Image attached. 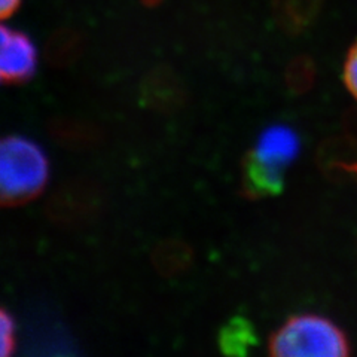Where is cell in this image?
Instances as JSON below:
<instances>
[{
  "instance_id": "1",
  "label": "cell",
  "mask_w": 357,
  "mask_h": 357,
  "mask_svg": "<svg viewBox=\"0 0 357 357\" xmlns=\"http://www.w3.org/2000/svg\"><path fill=\"white\" fill-rule=\"evenodd\" d=\"M47 153L24 136L0 137V206L14 207L35 199L48 183Z\"/></svg>"
},
{
  "instance_id": "2",
  "label": "cell",
  "mask_w": 357,
  "mask_h": 357,
  "mask_svg": "<svg viewBox=\"0 0 357 357\" xmlns=\"http://www.w3.org/2000/svg\"><path fill=\"white\" fill-rule=\"evenodd\" d=\"M299 151V139L287 127L265 130L248 155L243 169V185L250 197L275 195L283 189V173Z\"/></svg>"
},
{
  "instance_id": "3",
  "label": "cell",
  "mask_w": 357,
  "mask_h": 357,
  "mask_svg": "<svg viewBox=\"0 0 357 357\" xmlns=\"http://www.w3.org/2000/svg\"><path fill=\"white\" fill-rule=\"evenodd\" d=\"M268 349L277 357H342L350 353V342L329 319L298 314L271 335Z\"/></svg>"
},
{
  "instance_id": "4",
  "label": "cell",
  "mask_w": 357,
  "mask_h": 357,
  "mask_svg": "<svg viewBox=\"0 0 357 357\" xmlns=\"http://www.w3.org/2000/svg\"><path fill=\"white\" fill-rule=\"evenodd\" d=\"M38 67V50L31 39L18 30L0 24V85L31 79Z\"/></svg>"
},
{
  "instance_id": "5",
  "label": "cell",
  "mask_w": 357,
  "mask_h": 357,
  "mask_svg": "<svg viewBox=\"0 0 357 357\" xmlns=\"http://www.w3.org/2000/svg\"><path fill=\"white\" fill-rule=\"evenodd\" d=\"M256 332L249 320L236 317L228 321L219 335V347L225 354H248L256 345Z\"/></svg>"
},
{
  "instance_id": "6",
  "label": "cell",
  "mask_w": 357,
  "mask_h": 357,
  "mask_svg": "<svg viewBox=\"0 0 357 357\" xmlns=\"http://www.w3.org/2000/svg\"><path fill=\"white\" fill-rule=\"evenodd\" d=\"M17 345V328L9 311L0 307V357L10 356Z\"/></svg>"
},
{
  "instance_id": "7",
  "label": "cell",
  "mask_w": 357,
  "mask_h": 357,
  "mask_svg": "<svg viewBox=\"0 0 357 357\" xmlns=\"http://www.w3.org/2000/svg\"><path fill=\"white\" fill-rule=\"evenodd\" d=\"M344 84L357 100V42L350 50L344 66Z\"/></svg>"
},
{
  "instance_id": "8",
  "label": "cell",
  "mask_w": 357,
  "mask_h": 357,
  "mask_svg": "<svg viewBox=\"0 0 357 357\" xmlns=\"http://www.w3.org/2000/svg\"><path fill=\"white\" fill-rule=\"evenodd\" d=\"M21 0H0V21L9 18L18 9Z\"/></svg>"
},
{
  "instance_id": "9",
  "label": "cell",
  "mask_w": 357,
  "mask_h": 357,
  "mask_svg": "<svg viewBox=\"0 0 357 357\" xmlns=\"http://www.w3.org/2000/svg\"><path fill=\"white\" fill-rule=\"evenodd\" d=\"M344 170H349L350 173H353L357 177V162H350L347 167H345Z\"/></svg>"
}]
</instances>
